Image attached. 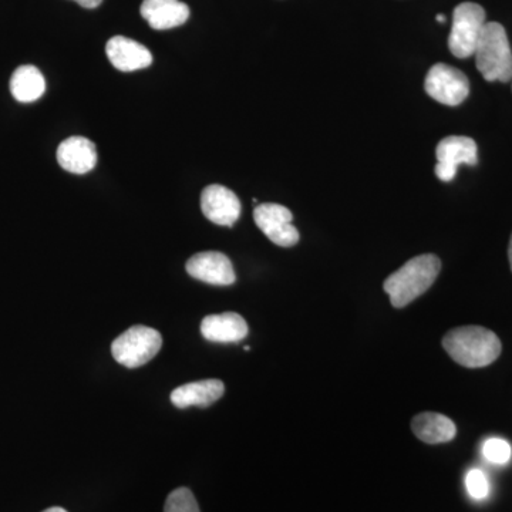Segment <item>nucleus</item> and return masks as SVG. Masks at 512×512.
I'll return each instance as SVG.
<instances>
[{"mask_svg":"<svg viewBox=\"0 0 512 512\" xmlns=\"http://www.w3.org/2000/svg\"><path fill=\"white\" fill-rule=\"evenodd\" d=\"M188 275L208 285L229 286L235 284L234 266L227 255L217 251L200 252L185 265Z\"/></svg>","mask_w":512,"mask_h":512,"instance_id":"obj_9","label":"nucleus"},{"mask_svg":"<svg viewBox=\"0 0 512 512\" xmlns=\"http://www.w3.org/2000/svg\"><path fill=\"white\" fill-rule=\"evenodd\" d=\"M201 210L214 224L232 227L241 215V201L227 187L208 185L201 194Z\"/></svg>","mask_w":512,"mask_h":512,"instance_id":"obj_10","label":"nucleus"},{"mask_svg":"<svg viewBox=\"0 0 512 512\" xmlns=\"http://www.w3.org/2000/svg\"><path fill=\"white\" fill-rule=\"evenodd\" d=\"M483 454L490 463L503 466V464H507L510 461L512 448L503 439H490L484 443Z\"/></svg>","mask_w":512,"mask_h":512,"instance_id":"obj_19","label":"nucleus"},{"mask_svg":"<svg viewBox=\"0 0 512 512\" xmlns=\"http://www.w3.org/2000/svg\"><path fill=\"white\" fill-rule=\"evenodd\" d=\"M412 430L417 439L427 444L448 443L457 436L454 421L433 412L417 414L412 421Z\"/></svg>","mask_w":512,"mask_h":512,"instance_id":"obj_16","label":"nucleus"},{"mask_svg":"<svg viewBox=\"0 0 512 512\" xmlns=\"http://www.w3.org/2000/svg\"><path fill=\"white\" fill-rule=\"evenodd\" d=\"M10 93L20 103H32L46 92V80L35 66H20L10 79Z\"/></svg>","mask_w":512,"mask_h":512,"instance_id":"obj_17","label":"nucleus"},{"mask_svg":"<svg viewBox=\"0 0 512 512\" xmlns=\"http://www.w3.org/2000/svg\"><path fill=\"white\" fill-rule=\"evenodd\" d=\"M441 271L439 256L426 254L410 259L384 281V291L394 308L402 309L429 291Z\"/></svg>","mask_w":512,"mask_h":512,"instance_id":"obj_2","label":"nucleus"},{"mask_svg":"<svg viewBox=\"0 0 512 512\" xmlns=\"http://www.w3.org/2000/svg\"><path fill=\"white\" fill-rule=\"evenodd\" d=\"M436 175L444 183H450L457 174L458 165H477V144L473 138L450 136L436 148Z\"/></svg>","mask_w":512,"mask_h":512,"instance_id":"obj_8","label":"nucleus"},{"mask_svg":"<svg viewBox=\"0 0 512 512\" xmlns=\"http://www.w3.org/2000/svg\"><path fill=\"white\" fill-rule=\"evenodd\" d=\"M474 56L478 72L487 82L508 83L512 79V50L500 23H485Z\"/></svg>","mask_w":512,"mask_h":512,"instance_id":"obj_3","label":"nucleus"},{"mask_svg":"<svg viewBox=\"0 0 512 512\" xmlns=\"http://www.w3.org/2000/svg\"><path fill=\"white\" fill-rule=\"evenodd\" d=\"M201 333L208 342L238 343L247 338L249 328L245 319L234 312L205 316Z\"/></svg>","mask_w":512,"mask_h":512,"instance_id":"obj_14","label":"nucleus"},{"mask_svg":"<svg viewBox=\"0 0 512 512\" xmlns=\"http://www.w3.org/2000/svg\"><path fill=\"white\" fill-rule=\"evenodd\" d=\"M437 22L446 23V16H444V15L437 16Z\"/></svg>","mask_w":512,"mask_h":512,"instance_id":"obj_24","label":"nucleus"},{"mask_svg":"<svg viewBox=\"0 0 512 512\" xmlns=\"http://www.w3.org/2000/svg\"><path fill=\"white\" fill-rule=\"evenodd\" d=\"M254 220L256 227L278 247L291 248L298 244L299 232L292 225V212L284 205H258L254 210Z\"/></svg>","mask_w":512,"mask_h":512,"instance_id":"obj_7","label":"nucleus"},{"mask_svg":"<svg viewBox=\"0 0 512 512\" xmlns=\"http://www.w3.org/2000/svg\"><path fill=\"white\" fill-rule=\"evenodd\" d=\"M424 89L431 99L454 107L467 99L470 94V83L461 70L439 63L434 64L427 73Z\"/></svg>","mask_w":512,"mask_h":512,"instance_id":"obj_6","label":"nucleus"},{"mask_svg":"<svg viewBox=\"0 0 512 512\" xmlns=\"http://www.w3.org/2000/svg\"><path fill=\"white\" fill-rule=\"evenodd\" d=\"M57 161L63 170L72 174H86L97 164L96 144L89 138L74 136L57 148Z\"/></svg>","mask_w":512,"mask_h":512,"instance_id":"obj_12","label":"nucleus"},{"mask_svg":"<svg viewBox=\"0 0 512 512\" xmlns=\"http://www.w3.org/2000/svg\"><path fill=\"white\" fill-rule=\"evenodd\" d=\"M73 2L79 3L82 8L96 9L103 3V0H73Z\"/></svg>","mask_w":512,"mask_h":512,"instance_id":"obj_21","label":"nucleus"},{"mask_svg":"<svg viewBox=\"0 0 512 512\" xmlns=\"http://www.w3.org/2000/svg\"><path fill=\"white\" fill-rule=\"evenodd\" d=\"M508 258H510V265H511V271H512V235L510 239V247H508Z\"/></svg>","mask_w":512,"mask_h":512,"instance_id":"obj_23","label":"nucleus"},{"mask_svg":"<svg viewBox=\"0 0 512 512\" xmlns=\"http://www.w3.org/2000/svg\"><path fill=\"white\" fill-rule=\"evenodd\" d=\"M140 13L154 30L178 28L190 18V8L180 0H144Z\"/></svg>","mask_w":512,"mask_h":512,"instance_id":"obj_13","label":"nucleus"},{"mask_svg":"<svg viewBox=\"0 0 512 512\" xmlns=\"http://www.w3.org/2000/svg\"><path fill=\"white\" fill-rule=\"evenodd\" d=\"M224 393L225 384L221 380H200L177 387L171 393V403L178 409H187L191 406L208 407L217 403Z\"/></svg>","mask_w":512,"mask_h":512,"instance_id":"obj_15","label":"nucleus"},{"mask_svg":"<svg viewBox=\"0 0 512 512\" xmlns=\"http://www.w3.org/2000/svg\"><path fill=\"white\" fill-rule=\"evenodd\" d=\"M485 12L477 3H461L454 9L453 28L448 37L450 52L458 59L474 56L485 26Z\"/></svg>","mask_w":512,"mask_h":512,"instance_id":"obj_5","label":"nucleus"},{"mask_svg":"<svg viewBox=\"0 0 512 512\" xmlns=\"http://www.w3.org/2000/svg\"><path fill=\"white\" fill-rule=\"evenodd\" d=\"M443 348L454 362L468 369H478L494 363L503 345L493 330L481 326L451 329L443 338Z\"/></svg>","mask_w":512,"mask_h":512,"instance_id":"obj_1","label":"nucleus"},{"mask_svg":"<svg viewBox=\"0 0 512 512\" xmlns=\"http://www.w3.org/2000/svg\"><path fill=\"white\" fill-rule=\"evenodd\" d=\"M161 346L163 338L158 330L136 325L121 333L119 338L111 343V353L120 365L136 369L153 360L160 352Z\"/></svg>","mask_w":512,"mask_h":512,"instance_id":"obj_4","label":"nucleus"},{"mask_svg":"<svg viewBox=\"0 0 512 512\" xmlns=\"http://www.w3.org/2000/svg\"><path fill=\"white\" fill-rule=\"evenodd\" d=\"M466 487L468 494L474 498V500H484L490 494V483L488 478L485 476L483 471L478 468L468 471L466 477Z\"/></svg>","mask_w":512,"mask_h":512,"instance_id":"obj_20","label":"nucleus"},{"mask_svg":"<svg viewBox=\"0 0 512 512\" xmlns=\"http://www.w3.org/2000/svg\"><path fill=\"white\" fill-rule=\"evenodd\" d=\"M43 512H67V511L64 510V508H62V507H52V508H47V510H45Z\"/></svg>","mask_w":512,"mask_h":512,"instance_id":"obj_22","label":"nucleus"},{"mask_svg":"<svg viewBox=\"0 0 512 512\" xmlns=\"http://www.w3.org/2000/svg\"><path fill=\"white\" fill-rule=\"evenodd\" d=\"M107 57L120 72H136L153 63V56L146 46L124 36H114L107 42Z\"/></svg>","mask_w":512,"mask_h":512,"instance_id":"obj_11","label":"nucleus"},{"mask_svg":"<svg viewBox=\"0 0 512 512\" xmlns=\"http://www.w3.org/2000/svg\"><path fill=\"white\" fill-rule=\"evenodd\" d=\"M164 512H201L190 488H177L165 501Z\"/></svg>","mask_w":512,"mask_h":512,"instance_id":"obj_18","label":"nucleus"}]
</instances>
